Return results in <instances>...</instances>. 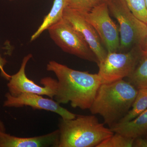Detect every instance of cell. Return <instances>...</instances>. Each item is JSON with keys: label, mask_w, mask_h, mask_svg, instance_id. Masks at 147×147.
<instances>
[{"label": "cell", "mask_w": 147, "mask_h": 147, "mask_svg": "<svg viewBox=\"0 0 147 147\" xmlns=\"http://www.w3.org/2000/svg\"><path fill=\"white\" fill-rule=\"evenodd\" d=\"M47 69L55 74L57 79L54 97L57 102H70L74 108L89 110L101 85L98 74L74 70L54 61L48 63Z\"/></svg>", "instance_id": "1"}, {"label": "cell", "mask_w": 147, "mask_h": 147, "mask_svg": "<svg viewBox=\"0 0 147 147\" xmlns=\"http://www.w3.org/2000/svg\"><path fill=\"white\" fill-rule=\"evenodd\" d=\"M142 54H147V34L142 45L139 48Z\"/></svg>", "instance_id": "21"}, {"label": "cell", "mask_w": 147, "mask_h": 147, "mask_svg": "<svg viewBox=\"0 0 147 147\" xmlns=\"http://www.w3.org/2000/svg\"><path fill=\"white\" fill-rule=\"evenodd\" d=\"M114 133H118L135 139L147 134V109L133 119L117 123L109 127Z\"/></svg>", "instance_id": "12"}, {"label": "cell", "mask_w": 147, "mask_h": 147, "mask_svg": "<svg viewBox=\"0 0 147 147\" xmlns=\"http://www.w3.org/2000/svg\"><path fill=\"white\" fill-rule=\"evenodd\" d=\"M145 2H146V6L147 9V0H145Z\"/></svg>", "instance_id": "23"}, {"label": "cell", "mask_w": 147, "mask_h": 147, "mask_svg": "<svg viewBox=\"0 0 147 147\" xmlns=\"http://www.w3.org/2000/svg\"><path fill=\"white\" fill-rule=\"evenodd\" d=\"M109 1V0H104V1L105 2L107 3Z\"/></svg>", "instance_id": "24"}, {"label": "cell", "mask_w": 147, "mask_h": 147, "mask_svg": "<svg viewBox=\"0 0 147 147\" xmlns=\"http://www.w3.org/2000/svg\"><path fill=\"white\" fill-rule=\"evenodd\" d=\"M58 147H96L114 134L94 115H77L71 119H61Z\"/></svg>", "instance_id": "3"}, {"label": "cell", "mask_w": 147, "mask_h": 147, "mask_svg": "<svg viewBox=\"0 0 147 147\" xmlns=\"http://www.w3.org/2000/svg\"><path fill=\"white\" fill-rule=\"evenodd\" d=\"M7 63V61L5 59L3 58L0 55V71L1 75L2 77L7 80H9L11 78V76L6 73L4 69V67Z\"/></svg>", "instance_id": "19"}, {"label": "cell", "mask_w": 147, "mask_h": 147, "mask_svg": "<svg viewBox=\"0 0 147 147\" xmlns=\"http://www.w3.org/2000/svg\"><path fill=\"white\" fill-rule=\"evenodd\" d=\"M110 13L119 26L120 47L118 52L139 49L147 34V24L137 18L129 9L125 0H109Z\"/></svg>", "instance_id": "4"}, {"label": "cell", "mask_w": 147, "mask_h": 147, "mask_svg": "<svg viewBox=\"0 0 147 147\" xmlns=\"http://www.w3.org/2000/svg\"><path fill=\"white\" fill-rule=\"evenodd\" d=\"M67 0H54L53 7L49 13L43 19L42 24L32 36L30 41L38 37L43 32L60 21L63 18L65 9L67 6Z\"/></svg>", "instance_id": "13"}, {"label": "cell", "mask_w": 147, "mask_h": 147, "mask_svg": "<svg viewBox=\"0 0 147 147\" xmlns=\"http://www.w3.org/2000/svg\"><path fill=\"white\" fill-rule=\"evenodd\" d=\"M9 1H14V0H9Z\"/></svg>", "instance_id": "25"}, {"label": "cell", "mask_w": 147, "mask_h": 147, "mask_svg": "<svg viewBox=\"0 0 147 147\" xmlns=\"http://www.w3.org/2000/svg\"><path fill=\"white\" fill-rule=\"evenodd\" d=\"M134 139L119 133H114L96 147H132Z\"/></svg>", "instance_id": "16"}, {"label": "cell", "mask_w": 147, "mask_h": 147, "mask_svg": "<svg viewBox=\"0 0 147 147\" xmlns=\"http://www.w3.org/2000/svg\"><path fill=\"white\" fill-rule=\"evenodd\" d=\"M32 57L31 54L24 57L19 70L17 73L11 76L7 84L9 93L13 96L28 93L46 95L51 98H54L57 92V80L50 77L43 78L40 80V83L44 86H40L27 77L26 67Z\"/></svg>", "instance_id": "8"}, {"label": "cell", "mask_w": 147, "mask_h": 147, "mask_svg": "<svg viewBox=\"0 0 147 147\" xmlns=\"http://www.w3.org/2000/svg\"><path fill=\"white\" fill-rule=\"evenodd\" d=\"M59 129L41 136L22 138L5 133L0 136V147H58Z\"/></svg>", "instance_id": "11"}, {"label": "cell", "mask_w": 147, "mask_h": 147, "mask_svg": "<svg viewBox=\"0 0 147 147\" xmlns=\"http://www.w3.org/2000/svg\"><path fill=\"white\" fill-rule=\"evenodd\" d=\"M142 54L137 47L125 52H109L98 64L101 84H108L129 77L136 68Z\"/></svg>", "instance_id": "6"}, {"label": "cell", "mask_w": 147, "mask_h": 147, "mask_svg": "<svg viewBox=\"0 0 147 147\" xmlns=\"http://www.w3.org/2000/svg\"><path fill=\"white\" fill-rule=\"evenodd\" d=\"M6 133V129L5 125L0 118V136Z\"/></svg>", "instance_id": "22"}, {"label": "cell", "mask_w": 147, "mask_h": 147, "mask_svg": "<svg viewBox=\"0 0 147 147\" xmlns=\"http://www.w3.org/2000/svg\"><path fill=\"white\" fill-rule=\"evenodd\" d=\"M79 12L94 28L108 53L118 52L119 29L110 17L107 3L103 2L89 12Z\"/></svg>", "instance_id": "7"}, {"label": "cell", "mask_w": 147, "mask_h": 147, "mask_svg": "<svg viewBox=\"0 0 147 147\" xmlns=\"http://www.w3.org/2000/svg\"><path fill=\"white\" fill-rule=\"evenodd\" d=\"M103 2L104 0H67V7L79 12L86 13Z\"/></svg>", "instance_id": "17"}, {"label": "cell", "mask_w": 147, "mask_h": 147, "mask_svg": "<svg viewBox=\"0 0 147 147\" xmlns=\"http://www.w3.org/2000/svg\"><path fill=\"white\" fill-rule=\"evenodd\" d=\"M147 109V88L139 89L137 96L131 106V110H129L126 115L118 123H124L133 119Z\"/></svg>", "instance_id": "15"}, {"label": "cell", "mask_w": 147, "mask_h": 147, "mask_svg": "<svg viewBox=\"0 0 147 147\" xmlns=\"http://www.w3.org/2000/svg\"><path fill=\"white\" fill-rule=\"evenodd\" d=\"M63 18L81 34L96 56L98 63L103 61L108 52L103 47L97 32L83 15L67 6L64 11Z\"/></svg>", "instance_id": "10"}, {"label": "cell", "mask_w": 147, "mask_h": 147, "mask_svg": "<svg viewBox=\"0 0 147 147\" xmlns=\"http://www.w3.org/2000/svg\"><path fill=\"white\" fill-rule=\"evenodd\" d=\"M133 147H147V139L142 137H137L134 139Z\"/></svg>", "instance_id": "20"}, {"label": "cell", "mask_w": 147, "mask_h": 147, "mask_svg": "<svg viewBox=\"0 0 147 147\" xmlns=\"http://www.w3.org/2000/svg\"><path fill=\"white\" fill-rule=\"evenodd\" d=\"M126 79L127 82L137 89L147 88V54H142L140 60L133 73Z\"/></svg>", "instance_id": "14"}, {"label": "cell", "mask_w": 147, "mask_h": 147, "mask_svg": "<svg viewBox=\"0 0 147 147\" xmlns=\"http://www.w3.org/2000/svg\"><path fill=\"white\" fill-rule=\"evenodd\" d=\"M132 13L147 24V9L145 0H125Z\"/></svg>", "instance_id": "18"}, {"label": "cell", "mask_w": 147, "mask_h": 147, "mask_svg": "<svg viewBox=\"0 0 147 147\" xmlns=\"http://www.w3.org/2000/svg\"><path fill=\"white\" fill-rule=\"evenodd\" d=\"M50 38L65 53L98 64L97 58L81 34L65 18L47 30Z\"/></svg>", "instance_id": "5"}, {"label": "cell", "mask_w": 147, "mask_h": 147, "mask_svg": "<svg viewBox=\"0 0 147 147\" xmlns=\"http://www.w3.org/2000/svg\"><path fill=\"white\" fill-rule=\"evenodd\" d=\"M138 89L124 79L101 84L89 110L102 117L109 127L118 123L130 110Z\"/></svg>", "instance_id": "2"}, {"label": "cell", "mask_w": 147, "mask_h": 147, "mask_svg": "<svg viewBox=\"0 0 147 147\" xmlns=\"http://www.w3.org/2000/svg\"><path fill=\"white\" fill-rule=\"evenodd\" d=\"M5 98L3 105L4 107L21 108L30 106L33 109L47 110L57 113L63 119H73L77 115L61 106L53 98H45L40 95L25 93L13 96L8 92L6 94Z\"/></svg>", "instance_id": "9"}]
</instances>
